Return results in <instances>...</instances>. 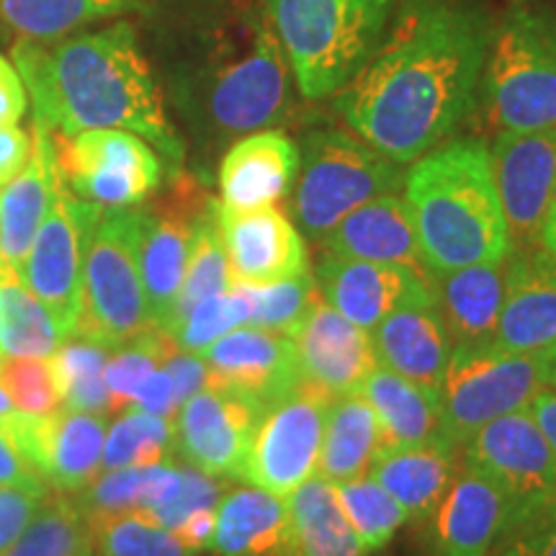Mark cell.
<instances>
[{
  "mask_svg": "<svg viewBox=\"0 0 556 556\" xmlns=\"http://www.w3.org/2000/svg\"><path fill=\"white\" fill-rule=\"evenodd\" d=\"M484 16L456 0H407L336 93L343 122L394 163H415L477 106L490 50Z\"/></svg>",
  "mask_w": 556,
  "mask_h": 556,
  "instance_id": "1",
  "label": "cell"
},
{
  "mask_svg": "<svg viewBox=\"0 0 556 556\" xmlns=\"http://www.w3.org/2000/svg\"><path fill=\"white\" fill-rule=\"evenodd\" d=\"M39 119L62 137L86 129H124L150 142L180 170L186 152L165 116L160 86L131 24L78 34L47 47L24 39L11 50Z\"/></svg>",
  "mask_w": 556,
  "mask_h": 556,
  "instance_id": "2",
  "label": "cell"
},
{
  "mask_svg": "<svg viewBox=\"0 0 556 556\" xmlns=\"http://www.w3.org/2000/svg\"><path fill=\"white\" fill-rule=\"evenodd\" d=\"M402 189L430 274L503 263L513 253L490 148L482 139L438 144L415 160Z\"/></svg>",
  "mask_w": 556,
  "mask_h": 556,
  "instance_id": "3",
  "label": "cell"
},
{
  "mask_svg": "<svg viewBox=\"0 0 556 556\" xmlns=\"http://www.w3.org/2000/svg\"><path fill=\"white\" fill-rule=\"evenodd\" d=\"M397 0H263L299 93H338L371 58Z\"/></svg>",
  "mask_w": 556,
  "mask_h": 556,
  "instance_id": "4",
  "label": "cell"
},
{
  "mask_svg": "<svg viewBox=\"0 0 556 556\" xmlns=\"http://www.w3.org/2000/svg\"><path fill=\"white\" fill-rule=\"evenodd\" d=\"M204 109L225 135L278 127L291 109V67L263 0H245L219 34L206 75Z\"/></svg>",
  "mask_w": 556,
  "mask_h": 556,
  "instance_id": "5",
  "label": "cell"
},
{
  "mask_svg": "<svg viewBox=\"0 0 556 556\" xmlns=\"http://www.w3.org/2000/svg\"><path fill=\"white\" fill-rule=\"evenodd\" d=\"M139 235L142 208L101 206L83 248L75 338L116 351L157 330L139 274Z\"/></svg>",
  "mask_w": 556,
  "mask_h": 556,
  "instance_id": "6",
  "label": "cell"
},
{
  "mask_svg": "<svg viewBox=\"0 0 556 556\" xmlns=\"http://www.w3.org/2000/svg\"><path fill=\"white\" fill-rule=\"evenodd\" d=\"M486 127L536 131L556 127V18L516 9L490 37L482 70Z\"/></svg>",
  "mask_w": 556,
  "mask_h": 556,
  "instance_id": "7",
  "label": "cell"
},
{
  "mask_svg": "<svg viewBox=\"0 0 556 556\" xmlns=\"http://www.w3.org/2000/svg\"><path fill=\"white\" fill-rule=\"evenodd\" d=\"M405 184L400 163L381 155L356 131L317 129L299 148L294 180L296 229L319 242L340 219L366 201L397 193Z\"/></svg>",
  "mask_w": 556,
  "mask_h": 556,
  "instance_id": "8",
  "label": "cell"
},
{
  "mask_svg": "<svg viewBox=\"0 0 556 556\" xmlns=\"http://www.w3.org/2000/svg\"><path fill=\"white\" fill-rule=\"evenodd\" d=\"M546 387V353H513L492 343L454 345L438 387V438L464 446L479 428L520 413Z\"/></svg>",
  "mask_w": 556,
  "mask_h": 556,
  "instance_id": "9",
  "label": "cell"
},
{
  "mask_svg": "<svg viewBox=\"0 0 556 556\" xmlns=\"http://www.w3.org/2000/svg\"><path fill=\"white\" fill-rule=\"evenodd\" d=\"M462 464L479 469L503 490L505 536L556 513V456L528 409L479 428L464 443Z\"/></svg>",
  "mask_w": 556,
  "mask_h": 556,
  "instance_id": "10",
  "label": "cell"
},
{
  "mask_svg": "<svg viewBox=\"0 0 556 556\" xmlns=\"http://www.w3.org/2000/svg\"><path fill=\"white\" fill-rule=\"evenodd\" d=\"M54 152L65 189L103 208L139 206L163 180V163L152 144L124 129L58 135Z\"/></svg>",
  "mask_w": 556,
  "mask_h": 556,
  "instance_id": "11",
  "label": "cell"
},
{
  "mask_svg": "<svg viewBox=\"0 0 556 556\" xmlns=\"http://www.w3.org/2000/svg\"><path fill=\"white\" fill-rule=\"evenodd\" d=\"M99 212V204L78 199L62 184L29 253L18 266L21 281L50 312L62 340L75 338L78 330L83 248Z\"/></svg>",
  "mask_w": 556,
  "mask_h": 556,
  "instance_id": "12",
  "label": "cell"
},
{
  "mask_svg": "<svg viewBox=\"0 0 556 556\" xmlns=\"http://www.w3.org/2000/svg\"><path fill=\"white\" fill-rule=\"evenodd\" d=\"M332 400L336 397L299 381L289 397L266 409L238 479L278 497H289L317 477L325 417Z\"/></svg>",
  "mask_w": 556,
  "mask_h": 556,
  "instance_id": "13",
  "label": "cell"
},
{
  "mask_svg": "<svg viewBox=\"0 0 556 556\" xmlns=\"http://www.w3.org/2000/svg\"><path fill=\"white\" fill-rule=\"evenodd\" d=\"M212 197L189 173L176 170L168 193L152 206L142 208V235H139V274L144 296L157 330L170 332L176 304L184 283L193 229Z\"/></svg>",
  "mask_w": 556,
  "mask_h": 556,
  "instance_id": "14",
  "label": "cell"
},
{
  "mask_svg": "<svg viewBox=\"0 0 556 556\" xmlns=\"http://www.w3.org/2000/svg\"><path fill=\"white\" fill-rule=\"evenodd\" d=\"M490 157L513 250L539 248L541 227L556 197V127L497 131Z\"/></svg>",
  "mask_w": 556,
  "mask_h": 556,
  "instance_id": "15",
  "label": "cell"
},
{
  "mask_svg": "<svg viewBox=\"0 0 556 556\" xmlns=\"http://www.w3.org/2000/svg\"><path fill=\"white\" fill-rule=\"evenodd\" d=\"M258 402L219 387L199 389L178 407L176 448L193 469L208 477H240L250 443L258 430Z\"/></svg>",
  "mask_w": 556,
  "mask_h": 556,
  "instance_id": "16",
  "label": "cell"
},
{
  "mask_svg": "<svg viewBox=\"0 0 556 556\" xmlns=\"http://www.w3.org/2000/svg\"><path fill=\"white\" fill-rule=\"evenodd\" d=\"M315 281L325 302L366 332L392 312L435 304L430 274L392 263L323 255Z\"/></svg>",
  "mask_w": 556,
  "mask_h": 556,
  "instance_id": "17",
  "label": "cell"
},
{
  "mask_svg": "<svg viewBox=\"0 0 556 556\" xmlns=\"http://www.w3.org/2000/svg\"><path fill=\"white\" fill-rule=\"evenodd\" d=\"M206 387L229 389L270 409L299 387L296 351L289 336L240 325L201 351Z\"/></svg>",
  "mask_w": 556,
  "mask_h": 556,
  "instance_id": "18",
  "label": "cell"
},
{
  "mask_svg": "<svg viewBox=\"0 0 556 556\" xmlns=\"http://www.w3.org/2000/svg\"><path fill=\"white\" fill-rule=\"evenodd\" d=\"M289 338L296 351L299 379L330 397L358 392L379 364L371 336L332 309L319 291Z\"/></svg>",
  "mask_w": 556,
  "mask_h": 556,
  "instance_id": "19",
  "label": "cell"
},
{
  "mask_svg": "<svg viewBox=\"0 0 556 556\" xmlns=\"http://www.w3.org/2000/svg\"><path fill=\"white\" fill-rule=\"evenodd\" d=\"M219 232L232 283L266 287L309 270L302 232L276 206L229 212L219 204Z\"/></svg>",
  "mask_w": 556,
  "mask_h": 556,
  "instance_id": "20",
  "label": "cell"
},
{
  "mask_svg": "<svg viewBox=\"0 0 556 556\" xmlns=\"http://www.w3.org/2000/svg\"><path fill=\"white\" fill-rule=\"evenodd\" d=\"M428 520L430 556H490L505 536L507 500L490 477L462 464Z\"/></svg>",
  "mask_w": 556,
  "mask_h": 556,
  "instance_id": "21",
  "label": "cell"
},
{
  "mask_svg": "<svg viewBox=\"0 0 556 556\" xmlns=\"http://www.w3.org/2000/svg\"><path fill=\"white\" fill-rule=\"evenodd\" d=\"M495 345L513 353H548L556 345V263L541 248L507 255Z\"/></svg>",
  "mask_w": 556,
  "mask_h": 556,
  "instance_id": "22",
  "label": "cell"
},
{
  "mask_svg": "<svg viewBox=\"0 0 556 556\" xmlns=\"http://www.w3.org/2000/svg\"><path fill=\"white\" fill-rule=\"evenodd\" d=\"M299 148L283 131H253L227 150L219 168V204L229 212L276 206L294 186Z\"/></svg>",
  "mask_w": 556,
  "mask_h": 556,
  "instance_id": "23",
  "label": "cell"
},
{
  "mask_svg": "<svg viewBox=\"0 0 556 556\" xmlns=\"http://www.w3.org/2000/svg\"><path fill=\"white\" fill-rule=\"evenodd\" d=\"M31 157L11 184L0 189V261L18 268L62 186L54 135L39 119L31 127Z\"/></svg>",
  "mask_w": 556,
  "mask_h": 556,
  "instance_id": "24",
  "label": "cell"
},
{
  "mask_svg": "<svg viewBox=\"0 0 556 556\" xmlns=\"http://www.w3.org/2000/svg\"><path fill=\"white\" fill-rule=\"evenodd\" d=\"M325 253L336 258L392 263L430 274L422 263L417 235L405 201L397 193L366 201L319 240Z\"/></svg>",
  "mask_w": 556,
  "mask_h": 556,
  "instance_id": "25",
  "label": "cell"
},
{
  "mask_svg": "<svg viewBox=\"0 0 556 556\" xmlns=\"http://www.w3.org/2000/svg\"><path fill=\"white\" fill-rule=\"evenodd\" d=\"M368 336L379 366L438 394L454 343L435 304L392 312Z\"/></svg>",
  "mask_w": 556,
  "mask_h": 556,
  "instance_id": "26",
  "label": "cell"
},
{
  "mask_svg": "<svg viewBox=\"0 0 556 556\" xmlns=\"http://www.w3.org/2000/svg\"><path fill=\"white\" fill-rule=\"evenodd\" d=\"M435 309L454 345H479L495 340L505 299V261L435 270L430 274Z\"/></svg>",
  "mask_w": 556,
  "mask_h": 556,
  "instance_id": "27",
  "label": "cell"
},
{
  "mask_svg": "<svg viewBox=\"0 0 556 556\" xmlns=\"http://www.w3.org/2000/svg\"><path fill=\"white\" fill-rule=\"evenodd\" d=\"M368 475L405 507L409 520H428L456 477V448L441 438L422 446H384Z\"/></svg>",
  "mask_w": 556,
  "mask_h": 556,
  "instance_id": "28",
  "label": "cell"
},
{
  "mask_svg": "<svg viewBox=\"0 0 556 556\" xmlns=\"http://www.w3.org/2000/svg\"><path fill=\"white\" fill-rule=\"evenodd\" d=\"M287 539V497L250 484L219 500L208 548L217 556H283Z\"/></svg>",
  "mask_w": 556,
  "mask_h": 556,
  "instance_id": "29",
  "label": "cell"
},
{
  "mask_svg": "<svg viewBox=\"0 0 556 556\" xmlns=\"http://www.w3.org/2000/svg\"><path fill=\"white\" fill-rule=\"evenodd\" d=\"M381 448H384V428L371 405L358 392L336 397L325 417L317 477L330 484L364 477Z\"/></svg>",
  "mask_w": 556,
  "mask_h": 556,
  "instance_id": "30",
  "label": "cell"
},
{
  "mask_svg": "<svg viewBox=\"0 0 556 556\" xmlns=\"http://www.w3.org/2000/svg\"><path fill=\"white\" fill-rule=\"evenodd\" d=\"M289 503V539L283 556H368V548L340 510L336 490L312 477Z\"/></svg>",
  "mask_w": 556,
  "mask_h": 556,
  "instance_id": "31",
  "label": "cell"
},
{
  "mask_svg": "<svg viewBox=\"0 0 556 556\" xmlns=\"http://www.w3.org/2000/svg\"><path fill=\"white\" fill-rule=\"evenodd\" d=\"M358 394L377 413L384 428V446H422L438 438L441 409L438 394L379 366L368 374Z\"/></svg>",
  "mask_w": 556,
  "mask_h": 556,
  "instance_id": "32",
  "label": "cell"
},
{
  "mask_svg": "<svg viewBox=\"0 0 556 556\" xmlns=\"http://www.w3.org/2000/svg\"><path fill=\"white\" fill-rule=\"evenodd\" d=\"M103 443H106V415L65 413L54 415L50 467L47 484L60 492H80L99 477Z\"/></svg>",
  "mask_w": 556,
  "mask_h": 556,
  "instance_id": "33",
  "label": "cell"
},
{
  "mask_svg": "<svg viewBox=\"0 0 556 556\" xmlns=\"http://www.w3.org/2000/svg\"><path fill=\"white\" fill-rule=\"evenodd\" d=\"M62 343L50 312L26 289L18 268L0 261V356L50 358Z\"/></svg>",
  "mask_w": 556,
  "mask_h": 556,
  "instance_id": "34",
  "label": "cell"
},
{
  "mask_svg": "<svg viewBox=\"0 0 556 556\" xmlns=\"http://www.w3.org/2000/svg\"><path fill=\"white\" fill-rule=\"evenodd\" d=\"M150 0H0V18L18 37L54 41L90 21L137 11Z\"/></svg>",
  "mask_w": 556,
  "mask_h": 556,
  "instance_id": "35",
  "label": "cell"
},
{
  "mask_svg": "<svg viewBox=\"0 0 556 556\" xmlns=\"http://www.w3.org/2000/svg\"><path fill=\"white\" fill-rule=\"evenodd\" d=\"M106 348L83 338H70L50 356L60 405L73 413L111 415V394L106 387Z\"/></svg>",
  "mask_w": 556,
  "mask_h": 556,
  "instance_id": "36",
  "label": "cell"
},
{
  "mask_svg": "<svg viewBox=\"0 0 556 556\" xmlns=\"http://www.w3.org/2000/svg\"><path fill=\"white\" fill-rule=\"evenodd\" d=\"M229 283H232V278H229L225 242H222L219 232V201L212 199V204L206 206V212L197 222V229H193L189 263H186L184 283H180L173 330L178 328L180 319L189 315L201 299L227 291Z\"/></svg>",
  "mask_w": 556,
  "mask_h": 556,
  "instance_id": "37",
  "label": "cell"
},
{
  "mask_svg": "<svg viewBox=\"0 0 556 556\" xmlns=\"http://www.w3.org/2000/svg\"><path fill=\"white\" fill-rule=\"evenodd\" d=\"M93 554V539L83 507L75 500H45L16 544L5 556H86Z\"/></svg>",
  "mask_w": 556,
  "mask_h": 556,
  "instance_id": "38",
  "label": "cell"
},
{
  "mask_svg": "<svg viewBox=\"0 0 556 556\" xmlns=\"http://www.w3.org/2000/svg\"><path fill=\"white\" fill-rule=\"evenodd\" d=\"M173 446H176V422L129 407L106 430L101 467L103 471L150 467V464L165 462Z\"/></svg>",
  "mask_w": 556,
  "mask_h": 556,
  "instance_id": "39",
  "label": "cell"
},
{
  "mask_svg": "<svg viewBox=\"0 0 556 556\" xmlns=\"http://www.w3.org/2000/svg\"><path fill=\"white\" fill-rule=\"evenodd\" d=\"M86 518L96 556H197L176 533L137 510Z\"/></svg>",
  "mask_w": 556,
  "mask_h": 556,
  "instance_id": "40",
  "label": "cell"
},
{
  "mask_svg": "<svg viewBox=\"0 0 556 556\" xmlns=\"http://www.w3.org/2000/svg\"><path fill=\"white\" fill-rule=\"evenodd\" d=\"M332 490H336L340 510H343L348 523L353 526V531L358 533L368 552L384 548L394 533L409 520L405 507L389 495L371 475L332 484Z\"/></svg>",
  "mask_w": 556,
  "mask_h": 556,
  "instance_id": "41",
  "label": "cell"
},
{
  "mask_svg": "<svg viewBox=\"0 0 556 556\" xmlns=\"http://www.w3.org/2000/svg\"><path fill=\"white\" fill-rule=\"evenodd\" d=\"M176 351V340L165 330H152L150 336L135 340V343L116 348L114 356L106 361L111 415H122L124 409L135 407L139 387Z\"/></svg>",
  "mask_w": 556,
  "mask_h": 556,
  "instance_id": "42",
  "label": "cell"
},
{
  "mask_svg": "<svg viewBox=\"0 0 556 556\" xmlns=\"http://www.w3.org/2000/svg\"><path fill=\"white\" fill-rule=\"evenodd\" d=\"M250 323V299L245 296L238 283H229L227 291L212 294L193 307L189 315L180 319V325L173 330V340L180 351L197 353L206 351L214 340L227 336L229 330Z\"/></svg>",
  "mask_w": 556,
  "mask_h": 556,
  "instance_id": "43",
  "label": "cell"
},
{
  "mask_svg": "<svg viewBox=\"0 0 556 556\" xmlns=\"http://www.w3.org/2000/svg\"><path fill=\"white\" fill-rule=\"evenodd\" d=\"M250 299V323L255 328H266L291 336L296 325L307 315L312 299L317 296V281L312 270L287 281L266 283V287H248L238 283Z\"/></svg>",
  "mask_w": 556,
  "mask_h": 556,
  "instance_id": "44",
  "label": "cell"
},
{
  "mask_svg": "<svg viewBox=\"0 0 556 556\" xmlns=\"http://www.w3.org/2000/svg\"><path fill=\"white\" fill-rule=\"evenodd\" d=\"M0 387L21 413L45 415L60 405L50 358L0 356Z\"/></svg>",
  "mask_w": 556,
  "mask_h": 556,
  "instance_id": "45",
  "label": "cell"
},
{
  "mask_svg": "<svg viewBox=\"0 0 556 556\" xmlns=\"http://www.w3.org/2000/svg\"><path fill=\"white\" fill-rule=\"evenodd\" d=\"M222 500V484L214 482L212 477L199 469H184L178 495L170 503L155 507V510H137L144 518L155 520L157 526L176 531L186 518L193 516L197 510H217Z\"/></svg>",
  "mask_w": 556,
  "mask_h": 556,
  "instance_id": "46",
  "label": "cell"
},
{
  "mask_svg": "<svg viewBox=\"0 0 556 556\" xmlns=\"http://www.w3.org/2000/svg\"><path fill=\"white\" fill-rule=\"evenodd\" d=\"M47 492L24 486H0V556L9 554L29 520L37 516Z\"/></svg>",
  "mask_w": 556,
  "mask_h": 556,
  "instance_id": "47",
  "label": "cell"
},
{
  "mask_svg": "<svg viewBox=\"0 0 556 556\" xmlns=\"http://www.w3.org/2000/svg\"><path fill=\"white\" fill-rule=\"evenodd\" d=\"M492 556H556V513L505 536Z\"/></svg>",
  "mask_w": 556,
  "mask_h": 556,
  "instance_id": "48",
  "label": "cell"
},
{
  "mask_svg": "<svg viewBox=\"0 0 556 556\" xmlns=\"http://www.w3.org/2000/svg\"><path fill=\"white\" fill-rule=\"evenodd\" d=\"M165 371H168V377L173 379V389H176V402L178 407L184 405L186 400L193 397V394L199 392V389L206 387V364L204 358L197 356V353H186V351H178L170 353L168 358H165L163 364Z\"/></svg>",
  "mask_w": 556,
  "mask_h": 556,
  "instance_id": "49",
  "label": "cell"
},
{
  "mask_svg": "<svg viewBox=\"0 0 556 556\" xmlns=\"http://www.w3.org/2000/svg\"><path fill=\"white\" fill-rule=\"evenodd\" d=\"M31 131L16 127V124L0 127V189L24 170V165L31 157Z\"/></svg>",
  "mask_w": 556,
  "mask_h": 556,
  "instance_id": "50",
  "label": "cell"
},
{
  "mask_svg": "<svg viewBox=\"0 0 556 556\" xmlns=\"http://www.w3.org/2000/svg\"><path fill=\"white\" fill-rule=\"evenodd\" d=\"M135 407L144 409V413L168 417V420H176L178 415L176 389H173V379L168 377V371H165L163 366H160L155 374H150L148 381L139 387Z\"/></svg>",
  "mask_w": 556,
  "mask_h": 556,
  "instance_id": "51",
  "label": "cell"
},
{
  "mask_svg": "<svg viewBox=\"0 0 556 556\" xmlns=\"http://www.w3.org/2000/svg\"><path fill=\"white\" fill-rule=\"evenodd\" d=\"M26 103H29V93H26L16 65L0 54V127L18 124L21 116L26 114Z\"/></svg>",
  "mask_w": 556,
  "mask_h": 556,
  "instance_id": "52",
  "label": "cell"
},
{
  "mask_svg": "<svg viewBox=\"0 0 556 556\" xmlns=\"http://www.w3.org/2000/svg\"><path fill=\"white\" fill-rule=\"evenodd\" d=\"M0 486H24V490L47 492V482L16 454L3 426H0Z\"/></svg>",
  "mask_w": 556,
  "mask_h": 556,
  "instance_id": "53",
  "label": "cell"
},
{
  "mask_svg": "<svg viewBox=\"0 0 556 556\" xmlns=\"http://www.w3.org/2000/svg\"><path fill=\"white\" fill-rule=\"evenodd\" d=\"M214 523H217V510H197L193 516L186 518L173 533H176V536L184 541L191 552H201V548L212 546Z\"/></svg>",
  "mask_w": 556,
  "mask_h": 556,
  "instance_id": "54",
  "label": "cell"
},
{
  "mask_svg": "<svg viewBox=\"0 0 556 556\" xmlns=\"http://www.w3.org/2000/svg\"><path fill=\"white\" fill-rule=\"evenodd\" d=\"M536 426L541 428V433L546 435L548 446H552L554 456H556V389L544 387L541 392L533 397L531 407H528Z\"/></svg>",
  "mask_w": 556,
  "mask_h": 556,
  "instance_id": "55",
  "label": "cell"
},
{
  "mask_svg": "<svg viewBox=\"0 0 556 556\" xmlns=\"http://www.w3.org/2000/svg\"><path fill=\"white\" fill-rule=\"evenodd\" d=\"M539 248L544 250L556 263V197L552 201V206H548L546 212V219H544V227H541V235H539Z\"/></svg>",
  "mask_w": 556,
  "mask_h": 556,
  "instance_id": "56",
  "label": "cell"
},
{
  "mask_svg": "<svg viewBox=\"0 0 556 556\" xmlns=\"http://www.w3.org/2000/svg\"><path fill=\"white\" fill-rule=\"evenodd\" d=\"M546 387L556 389V345L546 353Z\"/></svg>",
  "mask_w": 556,
  "mask_h": 556,
  "instance_id": "57",
  "label": "cell"
},
{
  "mask_svg": "<svg viewBox=\"0 0 556 556\" xmlns=\"http://www.w3.org/2000/svg\"><path fill=\"white\" fill-rule=\"evenodd\" d=\"M13 409H16V405H13L11 402V397L9 394H5V389L0 387V417H5V415H11Z\"/></svg>",
  "mask_w": 556,
  "mask_h": 556,
  "instance_id": "58",
  "label": "cell"
},
{
  "mask_svg": "<svg viewBox=\"0 0 556 556\" xmlns=\"http://www.w3.org/2000/svg\"><path fill=\"white\" fill-rule=\"evenodd\" d=\"M86 556H96V554H86Z\"/></svg>",
  "mask_w": 556,
  "mask_h": 556,
  "instance_id": "59",
  "label": "cell"
}]
</instances>
